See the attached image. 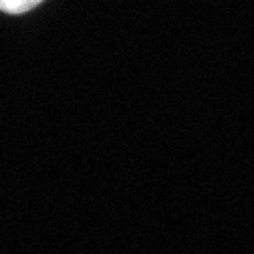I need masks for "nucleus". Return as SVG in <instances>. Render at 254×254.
<instances>
[{
	"label": "nucleus",
	"instance_id": "obj_1",
	"mask_svg": "<svg viewBox=\"0 0 254 254\" xmlns=\"http://www.w3.org/2000/svg\"><path fill=\"white\" fill-rule=\"evenodd\" d=\"M42 2L44 0H0V11L19 15V13H27L30 9H34Z\"/></svg>",
	"mask_w": 254,
	"mask_h": 254
}]
</instances>
